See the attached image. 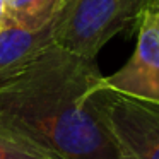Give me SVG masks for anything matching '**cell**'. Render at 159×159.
Wrapping results in <instances>:
<instances>
[{
    "instance_id": "obj_6",
    "label": "cell",
    "mask_w": 159,
    "mask_h": 159,
    "mask_svg": "<svg viewBox=\"0 0 159 159\" xmlns=\"http://www.w3.org/2000/svg\"><path fill=\"white\" fill-rule=\"evenodd\" d=\"M67 0H5V16L21 28L38 31L52 24Z\"/></svg>"
},
{
    "instance_id": "obj_4",
    "label": "cell",
    "mask_w": 159,
    "mask_h": 159,
    "mask_svg": "<svg viewBox=\"0 0 159 159\" xmlns=\"http://www.w3.org/2000/svg\"><path fill=\"white\" fill-rule=\"evenodd\" d=\"M101 87L159 104V5L142 16L132 57L120 70L103 75Z\"/></svg>"
},
{
    "instance_id": "obj_2",
    "label": "cell",
    "mask_w": 159,
    "mask_h": 159,
    "mask_svg": "<svg viewBox=\"0 0 159 159\" xmlns=\"http://www.w3.org/2000/svg\"><path fill=\"white\" fill-rule=\"evenodd\" d=\"M159 0H67L55 22V43L69 52L96 60L99 50L116 34L128 33Z\"/></svg>"
},
{
    "instance_id": "obj_5",
    "label": "cell",
    "mask_w": 159,
    "mask_h": 159,
    "mask_svg": "<svg viewBox=\"0 0 159 159\" xmlns=\"http://www.w3.org/2000/svg\"><path fill=\"white\" fill-rule=\"evenodd\" d=\"M55 22L29 31L5 16L0 22V86L16 77L55 43Z\"/></svg>"
},
{
    "instance_id": "obj_3",
    "label": "cell",
    "mask_w": 159,
    "mask_h": 159,
    "mask_svg": "<svg viewBox=\"0 0 159 159\" xmlns=\"http://www.w3.org/2000/svg\"><path fill=\"white\" fill-rule=\"evenodd\" d=\"M96 110L123 159H159V104L99 87Z\"/></svg>"
},
{
    "instance_id": "obj_1",
    "label": "cell",
    "mask_w": 159,
    "mask_h": 159,
    "mask_svg": "<svg viewBox=\"0 0 159 159\" xmlns=\"http://www.w3.org/2000/svg\"><path fill=\"white\" fill-rule=\"evenodd\" d=\"M96 60L53 43L0 86V128L60 159H123L96 110Z\"/></svg>"
},
{
    "instance_id": "obj_7",
    "label": "cell",
    "mask_w": 159,
    "mask_h": 159,
    "mask_svg": "<svg viewBox=\"0 0 159 159\" xmlns=\"http://www.w3.org/2000/svg\"><path fill=\"white\" fill-rule=\"evenodd\" d=\"M0 159H60L53 152L0 128Z\"/></svg>"
},
{
    "instance_id": "obj_8",
    "label": "cell",
    "mask_w": 159,
    "mask_h": 159,
    "mask_svg": "<svg viewBox=\"0 0 159 159\" xmlns=\"http://www.w3.org/2000/svg\"><path fill=\"white\" fill-rule=\"evenodd\" d=\"M5 17V0H0V22Z\"/></svg>"
}]
</instances>
